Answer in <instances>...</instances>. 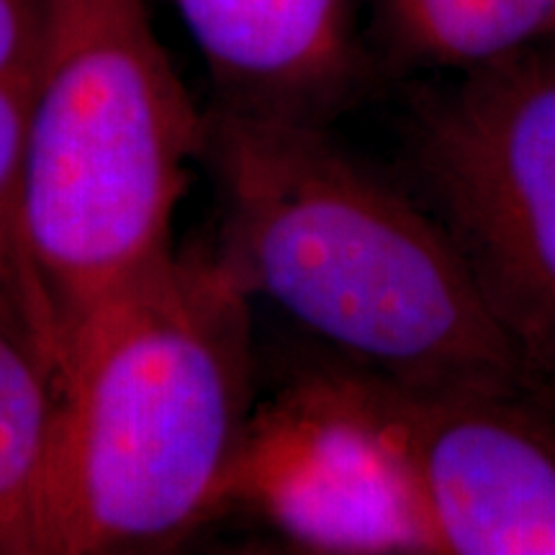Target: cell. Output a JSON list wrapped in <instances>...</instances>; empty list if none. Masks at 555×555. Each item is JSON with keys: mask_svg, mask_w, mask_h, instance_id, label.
I'll use <instances>...</instances> for the list:
<instances>
[{"mask_svg": "<svg viewBox=\"0 0 555 555\" xmlns=\"http://www.w3.org/2000/svg\"><path fill=\"white\" fill-rule=\"evenodd\" d=\"M217 258L322 352L416 386L535 397L545 373L504 327L446 227L324 127L214 108Z\"/></svg>", "mask_w": 555, "mask_h": 555, "instance_id": "6da1fadb", "label": "cell"}, {"mask_svg": "<svg viewBox=\"0 0 555 555\" xmlns=\"http://www.w3.org/2000/svg\"><path fill=\"white\" fill-rule=\"evenodd\" d=\"M249 304L217 253H176L69 327L47 555L159 551L224 515L258 404Z\"/></svg>", "mask_w": 555, "mask_h": 555, "instance_id": "7a4b0ae2", "label": "cell"}, {"mask_svg": "<svg viewBox=\"0 0 555 555\" xmlns=\"http://www.w3.org/2000/svg\"><path fill=\"white\" fill-rule=\"evenodd\" d=\"M201 114L144 0H47L24 139V234L60 337L168 262L206 155Z\"/></svg>", "mask_w": 555, "mask_h": 555, "instance_id": "3957f363", "label": "cell"}, {"mask_svg": "<svg viewBox=\"0 0 555 555\" xmlns=\"http://www.w3.org/2000/svg\"><path fill=\"white\" fill-rule=\"evenodd\" d=\"M437 221L504 327L555 367V41L463 73L416 114Z\"/></svg>", "mask_w": 555, "mask_h": 555, "instance_id": "277c9868", "label": "cell"}, {"mask_svg": "<svg viewBox=\"0 0 555 555\" xmlns=\"http://www.w3.org/2000/svg\"><path fill=\"white\" fill-rule=\"evenodd\" d=\"M229 509L304 553L435 555L363 373L327 352L258 397L229 474Z\"/></svg>", "mask_w": 555, "mask_h": 555, "instance_id": "5b68a950", "label": "cell"}, {"mask_svg": "<svg viewBox=\"0 0 555 555\" xmlns=\"http://www.w3.org/2000/svg\"><path fill=\"white\" fill-rule=\"evenodd\" d=\"M360 373L435 555H555V429L535 397Z\"/></svg>", "mask_w": 555, "mask_h": 555, "instance_id": "8992f818", "label": "cell"}, {"mask_svg": "<svg viewBox=\"0 0 555 555\" xmlns=\"http://www.w3.org/2000/svg\"><path fill=\"white\" fill-rule=\"evenodd\" d=\"M217 108L324 127L356 88L352 0H176Z\"/></svg>", "mask_w": 555, "mask_h": 555, "instance_id": "52a82bcc", "label": "cell"}, {"mask_svg": "<svg viewBox=\"0 0 555 555\" xmlns=\"http://www.w3.org/2000/svg\"><path fill=\"white\" fill-rule=\"evenodd\" d=\"M57 376L34 317L0 296V555H47Z\"/></svg>", "mask_w": 555, "mask_h": 555, "instance_id": "ba28073f", "label": "cell"}, {"mask_svg": "<svg viewBox=\"0 0 555 555\" xmlns=\"http://www.w3.org/2000/svg\"><path fill=\"white\" fill-rule=\"evenodd\" d=\"M401 62L470 73L555 41V0H371Z\"/></svg>", "mask_w": 555, "mask_h": 555, "instance_id": "9c48e42d", "label": "cell"}, {"mask_svg": "<svg viewBox=\"0 0 555 555\" xmlns=\"http://www.w3.org/2000/svg\"><path fill=\"white\" fill-rule=\"evenodd\" d=\"M31 80H0V296L24 307L62 358L57 319L24 234V139Z\"/></svg>", "mask_w": 555, "mask_h": 555, "instance_id": "30bf717a", "label": "cell"}, {"mask_svg": "<svg viewBox=\"0 0 555 555\" xmlns=\"http://www.w3.org/2000/svg\"><path fill=\"white\" fill-rule=\"evenodd\" d=\"M44 21L47 0H0V80H31Z\"/></svg>", "mask_w": 555, "mask_h": 555, "instance_id": "8fae6325", "label": "cell"}]
</instances>
